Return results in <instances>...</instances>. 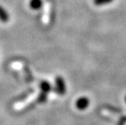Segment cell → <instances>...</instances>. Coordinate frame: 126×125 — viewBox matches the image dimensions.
I'll list each match as a JSON object with an SVG mask.
<instances>
[{"label":"cell","mask_w":126,"mask_h":125,"mask_svg":"<svg viewBox=\"0 0 126 125\" xmlns=\"http://www.w3.org/2000/svg\"><path fill=\"white\" fill-rule=\"evenodd\" d=\"M55 82H56V86H57L58 92L61 94H64V92H65V84H64V81L63 80V78H61L60 76L56 77Z\"/></svg>","instance_id":"6da1fadb"},{"label":"cell","mask_w":126,"mask_h":125,"mask_svg":"<svg viewBox=\"0 0 126 125\" xmlns=\"http://www.w3.org/2000/svg\"><path fill=\"white\" fill-rule=\"evenodd\" d=\"M89 105V100H88V98L86 97H81L80 99L77 100V106L78 109H85Z\"/></svg>","instance_id":"7a4b0ae2"},{"label":"cell","mask_w":126,"mask_h":125,"mask_svg":"<svg viewBox=\"0 0 126 125\" xmlns=\"http://www.w3.org/2000/svg\"><path fill=\"white\" fill-rule=\"evenodd\" d=\"M42 7V0H30L29 1V7L33 10H39Z\"/></svg>","instance_id":"3957f363"},{"label":"cell","mask_w":126,"mask_h":125,"mask_svg":"<svg viewBox=\"0 0 126 125\" xmlns=\"http://www.w3.org/2000/svg\"><path fill=\"white\" fill-rule=\"evenodd\" d=\"M0 20L3 23H7L9 20L8 13L2 6H0Z\"/></svg>","instance_id":"277c9868"},{"label":"cell","mask_w":126,"mask_h":125,"mask_svg":"<svg viewBox=\"0 0 126 125\" xmlns=\"http://www.w3.org/2000/svg\"><path fill=\"white\" fill-rule=\"evenodd\" d=\"M113 2V0H94V3L96 6H102V5H106Z\"/></svg>","instance_id":"5b68a950"},{"label":"cell","mask_w":126,"mask_h":125,"mask_svg":"<svg viewBox=\"0 0 126 125\" xmlns=\"http://www.w3.org/2000/svg\"><path fill=\"white\" fill-rule=\"evenodd\" d=\"M41 88L43 92H49L50 89V85L48 82L43 81V82H42V84H41Z\"/></svg>","instance_id":"8992f818"},{"label":"cell","mask_w":126,"mask_h":125,"mask_svg":"<svg viewBox=\"0 0 126 125\" xmlns=\"http://www.w3.org/2000/svg\"><path fill=\"white\" fill-rule=\"evenodd\" d=\"M125 101H126V97H125Z\"/></svg>","instance_id":"52a82bcc"}]
</instances>
